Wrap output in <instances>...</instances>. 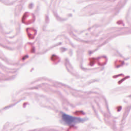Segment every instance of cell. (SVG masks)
<instances>
[{
    "instance_id": "cell-1",
    "label": "cell",
    "mask_w": 131,
    "mask_h": 131,
    "mask_svg": "<svg viewBox=\"0 0 131 131\" xmlns=\"http://www.w3.org/2000/svg\"><path fill=\"white\" fill-rule=\"evenodd\" d=\"M61 118L62 121L67 125H75L76 124L81 122L83 121V119L80 118L73 117L64 113H62Z\"/></svg>"
}]
</instances>
